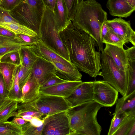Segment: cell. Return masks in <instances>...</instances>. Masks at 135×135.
Wrapping results in <instances>:
<instances>
[{"label":"cell","instance_id":"15","mask_svg":"<svg viewBox=\"0 0 135 135\" xmlns=\"http://www.w3.org/2000/svg\"><path fill=\"white\" fill-rule=\"evenodd\" d=\"M103 50L112 58L120 71L128 73V60L125 50L123 47L105 44Z\"/></svg>","mask_w":135,"mask_h":135},{"label":"cell","instance_id":"5","mask_svg":"<svg viewBox=\"0 0 135 135\" xmlns=\"http://www.w3.org/2000/svg\"><path fill=\"white\" fill-rule=\"evenodd\" d=\"M100 53L101 59L99 76L103 81L113 87L123 97H124L127 90L128 73L120 71L112 58L103 50Z\"/></svg>","mask_w":135,"mask_h":135},{"label":"cell","instance_id":"52","mask_svg":"<svg viewBox=\"0 0 135 135\" xmlns=\"http://www.w3.org/2000/svg\"><path fill=\"white\" fill-rule=\"evenodd\" d=\"M8 99L7 98V99L2 100L0 99V107L3 104L4 102L7 100V99Z\"/></svg>","mask_w":135,"mask_h":135},{"label":"cell","instance_id":"26","mask_svg":"<svg viewBox=\"0 0 135 135\" xmlns=\"http://www.w3.org/2000/svg\"><path fill=\"white\" fill-rule=\"evenodd\" d=\"M18 102L12 100L0 111V121L6 122L10 117L15 116L17 110Z\"/></svg>","mask_w":135,"mask_h":135},{"label":"cell","instance_id":"30","mask_svg":"<svg viewBox=\"0 0 135 135\" xmlns=\"http://www.w3.org/2000/svg\"><path fill=\"white\" fill-rule=\"evenodd\" d=\"M126 115L120 110L115 111L112 119L108 135H113L117 130Z\"/></svg>","mask_w":135,"mask_h":135},{"label":"cell","instance_id":"55","mask_svg":"<svg viewBox=\"0 0 135 135\" xmlns=\"http://www.w3.org/2000/svg\"></svg>","mask_w":135,"mask_h":135},{"label":"cell","instance_id":"8","mask_svg":"<svg viewBox=\"0 0 135 135\" xmlns=\"http://www.w3.org/2000/svg\"><path fill=\"white\" fill-rule=\"evenodd\" d=\"M9 13L19 24L28 27L38 34L41 18L26 2H22Z\"/></svg>","mask_w":135,"mask_h":135},{"label":"cell","instance_id":"51","mask_svg":"<svg viewBox=\"0 0 135 135\" xmlns=\"http://www.w3.org/2000/svg\"><path fill=\"white\" fill-rule=\"evenodd\" d=\"M132 7L135 8V0H126Z\"/></svg>","mask_w":135,"mask_h":135},{"label":"cell","instance_id":"6","mask_svg":"<svg viewBox=\"0 0 135 135\" xmlns=\"http://www.w3.org/2000/svg\"><path fill=\"white\" fill-rule=\"evenodd\" d=\"M28 103L36 110L45 115L70 110L72 108L71 104L66 98L41 93L36 99Z\"/></svg>","mask_w":135,"mask_h":135},{"label":"cell","instance_id":"11","mask_svg":"<svg viewBox=\"0 0 135 135\" xmlns=\"http://www.w3.org/2000/svg\"><path fill=\"white\" fill-rule=\"evenodd\" d=\"M106 22L109 29L125 44L130 42L135 46V32L131 27L130 21H127L119 17L107 20Z\"/></svg>","mask_w":135,"mask_h":135},{"label":"cell","instance_id":"4","mask_svg":"<svg viewBox=\"0 0 135 135\" xmlns=\"http://www.w3.org/2000/svg\"><path fill=\"white\" fill-rule=\"evenodd\" d=\"M59 33L53 11L45 6L38 34L39 39L58 54L70 61L68 52L61 39Z\"/></svg>","mask_w":135,"mask_h":135},{"label":"cell","instance_id":"31","mask_svg":"<svg viewBox=\"0 0 135 135\" xmlns=\"http://www.w3.org/2000/svg\"><path fill=\"white\" fill-rule=\"evenodd\" d=\"M0 62L10 63L19 66L21 64L19 50L9 52L1 56Z\"/></svg>","mask_w":135,"mask_h":135},{"label":"cell","instance_id":"42","mask_svg":"<svg viewBox=\"0 0 135 135\" xmlns=\"http://www.w3.org/2000/svg\"><path fill=\"white\" fill-rule=\"evenodd\" d=\"M8 93L3 76L0 72V99L3 100L8 98Z\"/></svg>","mask_w":135,"mask_h":135},{"label":"cell","instance_id":"24","mask_svg":"<svg viewBox=\"0 0 135 135\" xmlns=\"http://www.w3.org/2000/svg\"><path fill=\"white\" fill-rule=\"evenodd\" d=\"M17 110L15 117H20L24 115H29L41 118L44 115L42 113L36 110L28 103H21L18 104Z\"/></svg>","mask_w":135,"mask_h":135},{"label":"cell","instance_id":"9","mask_svg":"<svg viewBox=\"0 0 135 135\" xmlns=\"http://www.w3.org/2000/svg\"><path fill=\"white\" fill-rule=\"evenodd\" d=\"M118 94V91L108 83L103 80L93 81V100L103 107L114 105Z\"/></svg>","mask_w":135,"mask_h":135},{"label":"cell","instance_id":"41","mask_svg":"<svg viewBox=\"0 0 135 135\" xmlns=\"http://www.w3.org/2000/svg\"><path fill=\"white\" fill-rule=\"evenodd\" d=\"M0 41L20 44L22 46H30L17 37H8L0 35Z\"/></svg>","mask_w":135,"mask_h":135},{"label":"cell","instance_id":"46","mask_svg":"<svg viewBox=\"0 0 135 135\" xmlns=\"http://www.w3.org/2000/svg\"><path fill=\"white\" fill-rule=\"evenodd\" d=\"M12 122L19 126H21L29 122L21 117H16L13 118Z\"/></svg>","mask_w":135,"mask_h":135},{"label":"cell","instance_id":"14","mask_svg":"<svg viewBox=\"0 0 135 135\" xmlns=\"http://www.w3.org/2000/svg\"><path fill=\"white\" fill-rule=\"evenodd\" d=\"M82 82L81 80L76 81H67L46 88H40V93L67 98L72 94Z\"/></svg>","mask_w":135,"mask_h":135},{"label":"cell","instance_id":"19","mask_svg":"<svg viewBox=\"0 0 135 135\" xmlns=\"http://www.w3.org/2000/svg\"><path fill=\"white\" fill-rule=\"evenodd\" d=\"M53 12L60 32L66 28L71 21L69 17L67 9L64 0H57Z\"/></svg>","mask_w":135,"mask_h":135},{"label":"cell","instance_id":"34","mask_svg":"<svg viewBox=\"0 0 135 135\" xmlns=\"http://www.w3.org/2000/svg\"><path fill=\"white\" fill-rule=\"evenodd\" d=\"M45 124V120L44 124L41 126L37 127L28 122L21 126L23 135H42Z\"/></svg>","mask_w":135,"mask_h":135},{"label":"cell","instance_id":"25","mask_svg":"<svg viewBox=\"0 0 135 135\" xmlns=\"http://www.w3.org/2000/svg\"><path fill=\"white\" fill-rule=\"evenodd\" d=\"M128 80L127 90L124 97L135 91V60L128 59Z\"/></svg>","mask_w":135,"mask_h":135},{"label":"cell","instance_id":"23","mask_svg":"<svg viewBox=\"0 0 135 135\" xmlns=\"http://www.w3.org/2000/svg\"><path fill=\"white\" fill-rule=\"evenodd\" d=\"M21 60V65L25 67H32L36 59L30 46H22L19 50Z\"/></svg>","mask_w":135,"mask_h":135},{"label":"cell","instance_id":"48","mask_svg":"<svg viewBox=\"0 0 135 135\" xmlns=\"http://www.w3.org/2000/svg\"><path fill=\"white\" fill-rule=\"evenodd\" d=\"M107 20L103 23L102 28L101 35L102 40L106 35L109 30L107 23Z\"/></svg>","mask_w":135,"mask_h":135},{"label":"cell","instance_id":"27","mask_svg":"<svg viewBox=\"0 0 135 135\" xmlns=\"http://www.w3.org/2000/svg\"><path fill=\"white\" fill-rule=\"evenodd\" d=\"M0 135H23L21 127L7 121L0 125Z\"/></svg>","mask_w":135,"mask_h":135},{"label":"cell","instance_id":"7","mask_svg":"<svg viewBox=\"0 0 135 135\" xmlns=\"http://www.w3.org/2000/svg\"><path fill=\"white\" fill-rule=\"evenodd\" d=\"M45 116V124L42 135H70L69 110Z\"/></svg>","mask_w":135,"mask_h":135},{"label":"cell","instance_id":"35","mask_svg":"<svg viewBox=\"0 0 135 135\" xmlns=\"http://www.w3.org/2000/svg\"><path fill=\"white\" fill-rule=\"evenodd\" d=\"M25 2L40 18H42L45 6L42 0H25Z\"/></svg>","mask_w":135,"mask_h":135},{"label":"cell","instance_id":"2","mask_svg":"<svg viewBox=\"0 0 135 135\" xmlns=\"http://www.w3.org/2000/svg\"><path fill=\"white\" fill-rule=\"evenodd\" d=\"M107 14L95 0H79L72 21L78 28L85 32L95 41L99 51L103 50L101 31Z\"/></svg>","mask_w":135,"mask_h":135},{"label":"cell","instance_id":"1","mask_svg":"<svg viewBox=\"0 0 135 135\" xmlns=\"http://www.w3.org/2000/svg\"><path fill=\"white\" fill-rule=\"evenodd\" d=\"M59 34L68 52L70 61L79 70L92 77L99 76L101 53L97 50L95 40L75 27L71 21Z\"/></svg>","mask_w":135,"mask_h":135},{"label":"cell","instance_id":"22","mask_svg":"<svg viewBox=\"0 0 135 135\" xmlns=\"http://www.w3.org/2000/svg\"><path fill=\"white\" fill-rule=\"evenodd\" d=\"M0 26L8 30L16 35L21 34L32 37L38 36L37 33L32 30L19 24L0 22Z\"/></svg>","mask_w":135,"mask_h":135},{"label":"cell","instance_id":"36","mask_svg":"<svg viewBox=\"0 0 135 135\" xmlns=\"http://www.w3.org/2000/svg\"><path fill=\"white\" fill-rule=\"evenodd\" d=\"M23 46L20 44L0 41V55L19 50Z\"/></svg>","mask_w":135,"mask_h":135},{"label":"cell","instance_id":"29","mask_svg":"<svg viewBox=\"0 0 135 135\" xmlns=\"http://www.w3.org/2000/svg\"><path fill=\"white\" fill-rule=\"evenodd\" d=\"M18 66L16 73L13 86L12 89L8 92V98L13 100L21 103L22 93L19 83L18 78Z\"/></svg>","mask_w":135,"mask_h":135},{"label":"cell","instance_id":"20","mask_svg":"<svg viewBox=\"0 0 135 135\" xmlns=\"http://www.w3.org/2000/svg\"><path fill=\"white\" fill-rule=\"evenodd\" d=\"M17 66L11 63L0 62V72L8 92L13 86Z\"/></svg>","mask_w":135,"mask_h":135},{"label":"cell","instance_id":"38","mask_svg":"<svg viewBox=\"0 0 135 135\" xmlns=\"http://www.w3.org/2000/svg\"><path fill=\"white\" fill-rule=\"evenodd\" d=\"M25 0H0V6L5 10L10 11Z\"/></svg>","mask_w":135,"mask_h":135},{"label":"cell","instance_id":"18","mask_svg":"<svg viewBox=\"0 0 135 135\" xmlns=\"http://www.w3.org/2000/svg\"><path fill=\"white\" fill-rule=\"evenodd\" d=\"M40 86L31 76L21 90L22 96L21 103L32 102L37 98L40 95Z\"/></svg>","mask_w":135,"mask_h":135},{"label":"cell","instance_id":"43","mask_svg":"<svg viewBox=\"0 0 135 135\" xmlns=\"http://www.w3.org/2000/svg\"><path fill=\"white\" fill-rule=\"evenodd\" d=\"M45 119L46 116L41 119L39 118L33 117L29 122L34 126L37 127H40L44 124Z\"/></svg>","mask_w":135,"mask_h":135},{"label":"cell","instance_id":"32","mask_svg":"<svg viewBox=\"0 0 135 135\" xmlns=\"http://www.w3.org/2000/svg\"><path fill=\"white\" fill-rule=\"evenodd\" d=\"M32 72V67L27 68L21 64L18 66V80L21 89L31 76Z\"/></svg>","mask_w":135,"mask_h":135},{"label":"cell","instance_id":"3","mask_svg":"<svg viewBox=\"0 0 135 135\" xmlns=\"http://www.w3.org/2000/svg\"><path fill=\"white\" fill-rule=\"evenodd\" d=\"M103 107L93 100L85 102L69 110L70 135H100L102 128L97 115Z\"/></svg>","mask_w":135,"mask_h":135},{"label":"cell","instance_id":"49","mask_svg":"<svg viewBox=\"0 0 135 135\" xmlns=\"http://www.w3.org/2000/svg\"><path fill=\"white\" fill-rule=\"evenodd\" d=\"M127 135H135V123L130 129Z\"/></svg>","mask_w":135,"mask_h":135},{"label":"cell","instance_id":"45","mask_svg":"<svg viewBox=\"0 0 135 135\" xmlns=\"http://www.w3.org/2000/svg\"><path fill=\"white\" fill-rule=\"evenodd\" d=\"M0 35L8 37H15L16 35L8 30L0 26Z\"/></svg>","mask_w":135,"mask_h":135},{"label":"cell","instance_id":"56","mask_svg":"<svg viewBox=\"0 0 135 135\" xmlns=\"http://www.w3.org/2000/svg\"></svg>","mask_w":135,"mask_h":135},{"label":"cell","instance_id":"10","mask_svg":"<svg viewBox=\"0 0 135 135\" xmlns=\"http://www.w3.org/2000/svg\"><path fill=\"white\" fill-rule=\"evenodd\" d=\"M55 68L51 62L40 56L36 59L32 66L31 76L41 86L50 78L56 75Z\"/></svg>","mask_w":135,"mask_h":135},{"label":"cell","instance_id":"47","mask_svg":"<svg viewBox=\"0 0 135 135\" xmlns=\"http://www.w3.org/2000/svg\"><path fill=\"white\" fill-rule=\"evenodd\" d=\"M45 6L53 11L57 0H42Z\"/></svg>","mask_w":135,"mask_h":135},{"label":"cell","instance_id":"16","mask_svg":"<svg viewBox=\"0 0 135 135\" xmlns=\"http://www.w3.org/2000/svg\"><path fill=\"white\" fill-rule=\"evenodd\" d=\"M106 7L111 15L120 18L129 16L135 9L126 0H108Z\"/></svg>","mask_w":135,"mask_h":135},{"label":"cell","instance_id":"54","mask_svg":"<svg viewBox=\"0 0 135 135\" xmlns=\"http://www.w3.org/2000/svg\"><path fill=\"white\" fill-rule=\"evenodd\" d=\"M1 56L0 55V57H1Z\"/></svg>","mask_w":135,"mask_h":135},{"label":"cell","instance_id":"28","mask_svg":"<svg viewBox=\"0 0 135 135\" xmlns=\"http://www.w3.org/2000/svg\"><path fill=\"white\" fill-rule=\"evenodd\" d=\"M135 123V115H127L113 135H127L129 130Z\"/></svg>","mask_w":135,"mask_h":135},{"label":"cell","instance_id":"37","mask_svg":"<svg viewBox=\"0 0 135 135\" xmlns=\"http://www.w3.org/2000/svg\"><path fill=\"white\" fill-rule=\"evenodd\" d=\"M66 6L69 17L72 21L78 7L79 0H64Z\"/></svg>","mask_w":135,"mask_h":135},{"label":"cell","instance_id":"12","mask_svg":"<svg viewBox=\"0 0 135 135\" xmlns=\"http://www.w3.org/2000/svg\"><path fill=\"white\" fill-rule=\"evenodd\" d=\"M30 46L36 56H41L47 60L59 62L69 67H76L70 61L67 60L58 54L44 44L39 39L36 44Z\"/></svg>","mask_w":135,"mask_h":135},{"label":"cell","instance_id":"50","mask_svg":"<svg viewBox=\"0 0 135 135\" xmlns=\"http://www.w3.org/2000/svg\"><path fill=\"white\" fill-rule=\"evenodd\" d=\"M33 117L29 115H24L21 116L20 117L22 118L28 122H30Z\"/></svg>","mask_w":135,"mask_h":135},{"label":"cell","instance_id":"44","mask_svg":"<svg viewBox=\"0 0 135 135\" xmlns=\"http://www.w3.org/2000/svg\"><path fill=\"white\" fill-rule=\"evenodd\" d=\"M125 50L128 59L135 60V46L128 47Z\"/></svg>","mask_w":135,"mask_h":135},{"label":"cell","instance_id":"33","mask_svg":"<svg viewBox=\"0 0 135 135\" xmlns=\"http://www.w3.org/2000/svg\"><path fill=\"white\" fill-rule=\"evenodd\" d=\"M102 42L103 44H107L121 47H123V45L125 44L116 34L110 29L103 39Z\"/></svg>","mask_w":135,"mask_h":135},{"label":"cell","instance_id":"39","mask_svg":"<svg viewBox=\"0 0 135 135\" xmlns=\"http://www.w3.org/2000/svg\"><path fill=\"white\" fill-rule=\"evenodd\" d=\"M0 22H11L19 24L10 15L9 11H7L0 6Z\"/></svg>","mask_w":135,"mask_h":135},{"label":"cell","instance_id":"13","mask_svg":"<svg viewBox=\"0 0 135 135\" xmlns=\"http://www.w3.org/2000/svg\"><path fill=\"white\" fill-rule=\"evenodd\" d=\"M93 81L82 82L72 94L66 98L71 105V109L85 102L93 100Z\"/></svg>","mask_w":135,"mask_h":135},{"label":"cell","instance_id":"17","mask_svg":"<svg viewBox=\"0 0 135 135\" xmlns=\"http://www.w3.org/2000/svg\"><path fill=\"white\" fill-rule=\"evenodd\" d=\"M46 60L54 65L55 74L60 78L69 81H76L81 80L82 75L76 67H71L59 62Z\"/></svg>","mask_w":135,"mask_h":135},{"label":"cell","instance_id":"40","mask_svg":"<svg viewBox=\"0 0 135 135\" xmlns=\"http://www.w3.org/2000/svg\"><path fill=\"white\" fill-rule=\"evenodd\" d=\"M66 81H67L62 79L56 75L45 82L40 86V88H46Z\"/></svg>","mask_w":135,"mask_h":135},{"label":"cell","instance_id":"53","mask_svg":"<svg viewBox=\"0 0 135 135\" xmlns=\"http://www.w3.org/2000/svg\"><path fill=\"white\" fill-rule=\"evenodd\" d=\"M2 122L0 121V125L6 123V122Z\"/></svg>","mask_w":135,"mask_h":135},{"label":"cell","instance_id":"21","mask_svg":"<svg viewBox=\"0 0 135 135\" xmlns=\"http://www.w3.org/2000/svg\"><path fill=\"white\" fill-rule=\"evenodd\" d=\"M115 111L120 110L126 115H135V91L129 95L117 99Z\"/></svg>","mask_w":135,"mask_h":135}]
</instances>
